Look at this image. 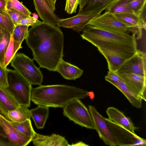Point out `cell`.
<instances>
[{
  "instance_id": "cell-1",
  "label": "cell",
  "mask_w": 146,
  "mask_h": 146,
  "mask_svg": "<svg viewBox=\"0 0 146 146\" xmlns=\"http://www.w3.org/2000/svg\"><path fill=\"white\" fill-rule=\"evenodd\" d=\"M25 40L32 51L33 60L40 67L56 71L64 56L63 35L59 27L42 21L29 30Z\"/></svg>"
},
{
  "instance_id": "cell-2",
  "label": "cell",
  "mask_w": 146,
  "mask_h": 146,
  "mask_svg": "<svg viewBox=\"0 0 146 146\" xmlns=\"http://www.w3.org/2000/svg\"><path fill=\"white\" fill-rule=\"evenodd\" d=\"M80 36L97 48L117 54L125 59L132 56L137 51L136 36L102 30L88 25Z\"/></svg>"
},
{
  "instance_id": "cell-3",
  "label": "cell",
  "mask_w": 146,
  "mask_h": 146,
  "mask_svg": "<svg viewBox=\"0 0 146 146\" xmlns=\"http://www.w3.org/2000/svg\"><path fill=\"white\" fill-rule=\"evenodd\" d=\"M88 92L84 89L66 85H41L32 89L31 100L38 106L63 108L72 100L85 98Z\"/></svg>"
},
{
  "instance_id": "cell-4",
  "label": "cell",
  "mask_w": 146,
  "mask_h": 146,
  "mask_svg": "<svg viewBox=\"0 0 146 146\" xmlns=\"http://www.w3.org/2000/svg\"><path fill=\"white\" fill-rule=\"evenodd\" d=\"M88 25L111 32L135 35L137 39H140L142 36L143 29L126 24L118 19L114 14L107 11L91 21Z\"/></svg>"
},
{
  "instance_id": "cell-5",
  "label": "cell",
  "mask_w": 146,
  "mask_h": 146,
  "mask_svg": "<svg viewBox=\"0 0 146 146\" xmlns=\"http://www.w3.org/2000/svg\"><path fill=\"white\" fill-rule=\"evenodd\" d=\"M7 70L8 86L6 89L20 105L29 107L32 85L15 70Z\"/></svg>"
},
{
  "instance_id": "cell-6",
  "label": "cell",
  "mask_w": 146,
  "mask_h": 146,
  "mask_svg": "<svg viewBox=\"0 0 146 146\" xmlns=\"http://www.w3.org/2000/svg\"><path fill=\"white\" fill-rule=\"evenodd\" d=\"M11 66L32 85H42L43 76L33 60L23 53L16 54L10 62Z\"/></svg>"
},
{
  "instance_id": "cell-7",
  "label": "cell",
  "mask_w": 146,
  "mask_h": 146,
  "mask_svg": "<svg viewBox=\"0 0 146 146\" xmlns=\"http://www.w3.org/2000/svg\"><path fill=\"white\" fill-rule=\"evenodd\" d=\"M64 115L75 124L86 128L95 129L89 110L80 99H75L63 108Z\"/></svg>"
},
{
  "instance_id": "cell-8",
  "label": "cell",
  "mask_w": 146,
  "mask_h": 146,
  "mask_svg": "<svg viewBox=\"0 0 146 146\" xmlns=\"http://www.w3.org/2000/svg\"><path fill=\"white\" fill-rule=\"evenodd\" d=\"M105 119L119 146H144L146 141L124 127L117 124L108 118Z\"/></svg>"
},
{
  "instance_id": "cell-9",
  "label": "cell",
  "mask_w": 146,
  "mask_h": 146,
  "mask_svg": "<svg viewBox=\"0 0 146 146\" xmlns=\"http://www.w3.org/2000/svg\"><path fill=\"white\" fill-rule=\"evenodd\" d=\"M0 137L11 146H25L32 141L33 137L20 132L10 121L0 114Z\"/></svg>"
},
{
  "instance_id": "cell-10",
  "label": "cell",
  "mask_w": 146,
  "mask_h": 146,
  "mask_svg": "<svg viewBox=\"0 0 146 146\" xmlns=\"http://www.w3.org/2000/svg\"><path fill=\"white\" fill-rule=\"evenodd\" d=\"M88 108L95 129L97 131L100 138L106 145L110 146L117 145L116 140L105 118L98 111L94 106L89 105Z\"/></svg>"
},
{
  "instance_id": "cell-11",
  "label": "cell",
  "mask_w": 146,
  "mask_h": 146,
  "mask_svg": "<svg viewBox=\"0 0 146 146\" xmlns=\"http://www.w3.org/2000/svg\"><path fill=\"white\" fill-rule=\"evenodd\" d=\"M146 53L137 50L131 57L126 59L116 71L131 73L146 76Z\"/></svg>"
},
{
  "instance_id": "cell-12",
  "label": "cell",
  "mask_w": 146,
  "mask_h": 146,
  "mask_svg": "<svg viewBox=\"0 0 146 146\" xmlns=\"http://www.w3.org/2000/svg\"><path fill=\"white\" fill-rule=\"evenodd\" d=\"M101 13L98 12L87 14H77L68 18H59L58 26L72 29L80 33L91 21L100 16Z\"/></svg>"
},
{
  "instance_id": "cell-13",
  "label": "cell",
  "mask_w": 146,
  "mask_h": 146,
  "mask_svg": "<svg viewBox=\"0 0 146 146\" xmlns=\"http://www.w3.org/2000/svg\"><path fill=\"white\" fill-rule=\"evenodd\" d=\"M117 73L130 90L146 101V76L131 73Z\"/></svg>"
},
{
  "instance_id": "cell-14",
  "label": "cell",
  "mask_w": 146,
  "mask_h": 146,
  "mask_svg": "<svg viewBox=\"0 0 146 146\" xmlns=\"http://www.w3.org/2000/svg\"><path fill=\"white\" fill-rule=\"evenodd\" d=\"M35 9L42 22L58 26L59 18L53 12L45 0H33Z\"/></svg>"
},
{
  "instance_id": "cell-15",
  "label": "cell",
  "mask_w": 146,
  "mask_h": 146,
  "mask_svg": "<svg viewBox=\"0 0 146 146\" xmlns=\"http://www.w3.org/2000/svg\"><path fill=\"white\" fill-rule=\"evenodd\" d=\"M32 141L36 146H71L64 137L54 133L45 135L35 132Z\"/></svg>"
},
{
  "instance_id": "cell-16",
  "label": "cell",
  "mask_w": 146,
  "mask_h": 146,
  "mask_svg": "<svg viewBox=\"0 0 146 146\" xmlns=\"http://www.w3.org/2000/svg\"><path fill=\"white\" fill-rule=\"evenodd\" d=\"M106 113L108 119L114 123L119 125L135 133L138 128L135 126L130 118L123 113L113 107L108 108Z\"/></svg>"
},
{
  "instance_id": "cell-17",
  "label": "cell",
  "mask_w": 146,
  "mask_h": 146,
  "mask_svg": "<svg viewBox=\"0 0 146 146\" xmlns=\"http://www.w3.org/2000/svg\"><path fill=\"white\" fill-rule=\"evenodd\" d=\"M20 105L6 88L0 86V114L7 119L8 112Z\"/></svg>"
},
{
  "instance_id": "cell-18",
  "label": "cell",
  "mask_w": 146,
  "mask_h": 146,
  "mask_svg": "<svg viewBox=\"0 0 146 146\" xmlns=\"http://www.w3.org/2000/svg\"><path fill=\"white\" fill-rule=\"evenodd\" d=\"M56 71L65 79L73 80L79 78L83 71L77 66L64 61L62 59L57 66Z\"/></svg>"
},
{
  "instance_id": "cell-19",
  "label": "cell",
  "mask_w": 146,
  "mask_h": 146,
  "mask_svg": "<svg viewBox=\"0 0 146 146\" xmlns=\"http://www.w3.org/2000/svg\"><path fill=\"white\" fill-rule=\"evenodd\" d=\"M109 82L119 89L125 96L131 105L139 108L141 107L142 99L130 90L123 82H115L108 80Z\"/></svg>"
},
{
  "instance_id": "cell-20",
  "label": "cell",
  "mask_w": 146,
  "mask_h": 146,
  "mask_svg": "<svg viewBox=\"0 0 146 146\" xmlns=\"http://www.w3.org/2000/svg\"><path fill=\"white\" fill-rule=\"evenodd\" d=\"M116 0H90L78 14H84L102 12L106 10Z\"/></svg>"
},
{
  "instance_id": "cell-21",
  "label": "cell",
  "mask_w": 146,
  "mask_h": 146,
  "mask_svg": "<svg viewBox=\"0 0 146 146\" xmlns=\"http://www.w3.org/2000/svg\"><path fill=\"white\" fill-rule=\"evenodd\" d=\"M30 110L31 117L38 129L44 128L48 116L49 107L38 106Z\"/></svg>"
},
{
  "instance_id": "cell-22",
  "label": "cell",
  "mask_w": 146,
  "mask_h": 146,
  "mask_svg": "<svg viewBox=\"0 0 146 146\" xmlns=\"http://www.w3.org/2000/svg\"><path fill=\"white\" fill-rule=\"evenodd\" d=\"M124 23L146 30V23L144 22L139 16L132 13H125L114 14Z\"/></svg>"
},
{
  "instance_id": "cell-23",
  "label": "cell",
  "mask_w": 146,
  "mask_h": 146,
  "mask_svg": "<svg viewBox=\"0 0 146 146\" xmlns=\"http://www.w3.org/2000/svg\"><path fill=\"white\" fill-rule=\"evenodd\" d=\"M106 59L109 70L116 71L126 59L116 53L106 50H98Z\"/></svg>"
},
{
  "instance_id": "cell-24",
  "label": "cell",
  "mask_w": 146,
  "mask_h": 146,
  "mask_svg": "<svg viewBox=\"0 0 146 146\" xmlns=\"http://www.w3.org/2000/svg\"><path fill=\"white\" fill-rule=\"evenodd\" d=\"M31 117L30 110L28 107L20 105L15 109L8 112L7 119L10 121L21 122L30 119Z\"/></svg>"
},
{
  "instance_id": "cell-25",
  "label": "cell",
  "mask_w": 146,
  "mask_h": 146,
  "mask_svg": "<svg viewBox=\"0 0 146 146\" xmlns=\"http://www.w3.org/2000/svg\"><path fill=\"white\" fill-rule=\"evenodd\" d=\"M22 48L21 44L15 41L11 35L10 41L6 50L4 58V68H6L17 51Z\"/></svg>"
},
{
  "instance_id": "cell-26",
  "label": "cell",
  "mask_w": 146,
  "mask_h": 146,
  "mask_svg": "<svg viewBox=\"0 0 146 146\" xmlns=\"http://www.w3.org/2000/svg\"><path fill=\"white\" fill-rule=\"evenodd\" d=\"M11 35L8 31L0 26V64L3 67L5 55Z\"/></svg>"
},
{
  "instance_id": "cell-27",
  "label": "cell",
  "mask_w": 146,
  "mask_h": 146,
  "mask_svg": "<svg viewBox=\"0 0 146 146\" xmlns=\"http://www.w3.org/2000/svg\"><path fill=\"white\" fill-rule=\"evenodd\" d=\"M129 0H116L106 9V11L113 14L132 13L128 5Z\"/></svg>"
},
{
  "instance_id": "cell-28",
  "label": "cell",
  "mask_w": 146,
  "mask_h": 146,
  "mask_svg": "<svg viewBox=\"0 0 146 146\" xmlns=\"http://www.w3.org/2000/svg\"><path fill=\"white\" fill-rule=\"evenodd\" d=\"M10 121L13 125L21 133L32 137L34 136L35 132L32 127L30 119L21 122Z\"/></svg>"
},
{
  "instance_id": "cell-29",
  "label": "cell",
  "mask_w": 146,
  "mask_h": 146,
  "mask_svg": "<svg viewBox=\"0 0 146 146\" xmlns=\"http://www.w3.org/2000/svg\"><path fill=\"white\" fill-rule=\"evenodd\" d=\"M28 27L29 26L25 25L15 26L11 35L14 40L21 44L27 36Z\"/></svg>"
},
{
  "instance_id": "cell-30",
  "label": "cell",
  "mask_w": 146,
  "mask_h": 146,
  "mask_svg": "<svg viewBox=\"0 0 146 146\" xmlns=\"http://www.w3.org/2000/svg\"><path fill=\"white\" fill-rule=\"evenodd\" d=\"M7 9L17 11L28 16L32 14L22 3L18 0H7Z\"/></svg>"
},
{
  "instance_id": "cell-31",
  "label": "cell",
  "mask_w": 146,
  "mask_h": 146,
  "mask_svg": "<svg viewBox=\"0 0 146 146\" xmlns=\"http://www.w3.org/2000/svg\"><path fill=\"white\" fill-rule=\"evenodd\" d=\"M7 11H0V26L8 31L12 35L15 26Z\"/></svg>"
},
{
  "instance_id": "cell-32",
  "label": "cell",
  "mask_w": 146,
  "mask_h": 146,
  "mask_svg": "<svg viewBox=\"0 0 146 146\" xmlns=\"http://www.w3.org/2000/svg\"><path fill=\"white\" fill-rule=\"evenodd\" d=\"M146 3V0H129L128 5L133 13L139 15Z\"/></svg>"
},
{
  "instance_id": "cell-33",
  "label": "cell",
  "mask_w": 146,
  "mask_h": 146,
  "mask_svg": "<svg viewBox=\"0 0 146 146\" xmlns=\"http://www.w3.org/2000/svg\"><path fill=\"white\" fill-rule=\"evenodd\" d=\"M80 0H66L65 11L68 14L75 13Z\"/></svg>"
},
{
  "instance_id": "cell-34",
  "label": "cell",
  "mask_w": 146,
  "mask_h": 146,
  "mask_svg": "<svg viewBox=\"0 0 146 146\" xmlns=\"http://www.w3.org/2000/svg\"><path fill=\"white\" fill-rule=\"evenodd\" d=\"M7 11L15 26L19 21L29 16L14 10H7Z\"/></svg>"
},
{
  "instance_id": "cell-35",
  "label": "cell",
  "mask_w": 146,
  "mask_h": 146,
  "mask_svg": "<svg viewBox=\"0 0 146 146\" xmlns=\"http://www.w3.org/2000/svg\"><path fill=\"white\" fill-rule=\"evenodd\" d=\"M42 22L38 19H34L31 16L23 19L18 22L15 26L19 25L31 26L32 27L36 26Z\"/></svg>"
},
{
  "instance_id": "cell-36",
  "label": "cell",
  "mask_w": 146,
  "mask_h": 146,
  "mask_svg": "<svg viewBox=\"0 0 146 146\" xmlns=\"http://www.w3.org/2000/svg\"><path fill=\"white\" fill-rule=\"evenodd\" d=\"M7 68H4L0 64V86L6 88L8 87Z\"/></svg>"
},
{
  "instance_id": "cell-37",
  "label": "cell",
  "mask_w": 146,
  "mask_h": 146,
  "mask_svg": "<svg viewBox=\"0 0 146 146\" xmlns=\"http://www.w3.org/2000/svg\"><path fill=\"white\" fill-rule=\"evenodd\" d=\"M106 80H108L115 82L123 81L120 77L116 71L109 70L108 73L105 77Z\"/></svg>"
},
{
  "instance_id": "cell-38",
  "label": "cell",
  "mask_w": 146,
  "mask_h": 146,
  "mask_svg": "<svg viewBox=\"0 0 146 146\" xmlns=\"http://www.w3.org/2000/svg\"><path fill=\"white\" fill-rule=\"evenodd\" d=\"M7 5V0H0V11H6Z\"/></svg>"
},
{
  "instance_id": "cell-39",
  "label": "cell",
  "mask_w": 146,
  "mask_h": 146,
  "mask_svg": "<svg viewBox=\"0 0 146 146\" xmlns=\"http://www.w3.org/2000/svg\"><path fill=\"white\" fill-rule=\"evenodd\" d=\"M90 0H80L79 3V11H81L83 9L84 7L85 4L89 1Z\"/></svg>"
},
{
  "instance_id": "cell-40",
  "label": "cell",
  "mask_w": 146,
  "mask_h": 146,
  "mask_svg": "<svg viewBox=\"0 0 146 146\" xmlns=\"http://www.w3.org/2000/svg\"><path fill=\"white\" fill-rule=\"evenodd\" d=\"M0 146H11V145L9 143L0 137Z\"/></svg>"
},
{
  "instance_id": "cell-41",
  "label": "cell",
  "mask_w": 146,
  "mask_h": 146,
  "mask_svg": "<svg viewBox=\"0 0 146 146\" xmlns=\"http://www.w3.org/2000/svg\"><path fill=\"white\" fill-rule=\"evenodd\" d=\"M45 1L51 8L52 11L54 12L56 9L55 5H54L51 0H45Z\"/></svg>"
},
{
  "instance_id": "cell-42",
  "label": "cell",
  "mask_w": 146,
  "mask_h": 146,
  "mask_svg": "<svg viewBox=\"0 0 146 146\" xmlns=\"http://www.w3.org/2000/svg\"><path fill=\"white\" fill-rule=\"evenodd\" d=\"M32 15H33V17L35 19H38V15L36 14V13H32Z\"/></svg>"
},
{
  "instance_id": "cell-43",
  "label": "cell",
  "mask_w": 146,
  "mask_h": 146,
  "mask_svg": "<svg viewBox=\"0 0 146 146\" xmlns=\"http://www.w3.org/2000/svg\"><path fill=\"white\" fill-rule=\"evenodd\" d=\"M53 4L54 5H55V4L56 1V0H51Z\"/></svg>"
}]
</instances>
